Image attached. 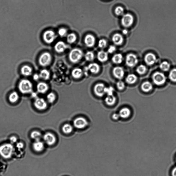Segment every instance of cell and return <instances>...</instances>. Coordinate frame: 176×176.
<instances>
[{
	"mask_svg": "<svg viewBox=\"0 0 176 176\" xmlns=\"http://www.w3.org/2000/svg\"><path fill=\"white\" fill-rule=\"evenodd\" d=\"M18 88L21 93L27 94L32 93L33 91L32 83L29 80L23 79L19 82Z\"/></svg>",
	"mask_w": 176,
	"mask_h": 176,
	"instance_id": "obj_1",
	"label": "cell"
},
{
	"mask_svg": "<svg viewBox=\"0 0 176 176\" xmlns=\"http://www.w3.org/2000/svg\"><path fill=\"white\" fill-rule=\"evenodd\" d=\"M14 151V147L11 144H5L0 146V155L4 159L11 158Z\"/></svg>",
	"mask_w": 176,
	"mask_h": 176,
	"instance_id": "obj_2",
	"label": "cell"
},
{
	"mask_svg": "<svg viewBox=\"0 0 176 176\" xmlns=\"http://www.w3.org/2000/svg\"><path fill=\"white\" fill-rule=\"evenodd\" d=\"M83 53L79 48H74L71 50L68 55V58L71 62L77 63L81 60Z\"/></svg>",
	"mask_w": 176,
	"mask_h": 176,
	"instance_id": "obj_3",
	"label": "cell"
},
{
	"mask_svg": "<svg viewBox=\"0 0 176 176\" xmlns=\"http://www.w3.org/2000/svg\"><path fill=\"white\" fill-rule=\"evenodd\" d=\"M52 60L51 54L48 52H44L39 57L38 62L42 67H47L50 65Z\"/></svg>",
	"mask_w": 176,
	"mask_h": 176,
	"instance_id": "obj_4",
	"label": "cell"
},
{
	"mask_svg": "<svg viewBox=\"0 0 176 176\" xmlns=\"http://www.w3.org/2000/svg\"><path fill=\"white\" fill-rule=\"evenodd\" d=\"M56 35L53 30H49L45 31L43 35V38L46 43L50 44L55 40Z\"/></svg>",
	"mask_w": 176,
	"mask_h": 176,
	"instance_id": "obj_5",
	"label": "cell"
},
{
	"mask_svg": "<svg viewBox=\"0 0 176 176\" xmlns=\"http://www.w3.org/2000/svg\"><path fill=\"white\" fill-rule=\"evenodd\" d=\"M153 80L154 84L161 86L165 84L166 81V77L163 73L157 72L153 74Z\"/></svg>",
	"mask_w": 176,
	"mask_h": 176,
	"instance_id": "obj_6",
	"label": "cell"
},
{
	"mask_svg": "<svg viewBox=\"0 0 176 176\" xmlns=\"http://www.w3.org/2000/svg\"><path fill=\"white\" fill-rule=\"evenodd\" d=\"M134 17L130 14H126L123 15L121 19V23L123 27L128 28L131 27L134 23Z\"/></svg>",
	"mask_w": 176,
	"mask_h": 176,
	"instance_id": "obj_7",
	"label": "cell"
},
{
	"mask_svg": "<svg viewBox=\"0 0 176 176\" xmlns=\"http://www.w3.org/2000/svg\"><path fill=\"white\" fill-rule=\"evenodd\" d=\"M74 126L77 129H81L86 127L89 122L86 119L80 117L75 119L73 121Z\"/></svg>",
	"mask_w": 176,
	"mask_h": 176,
	"instance_id": "obj_8",
	"label": "cell"
},
{
	"mask_svg": "<svg viewBox=\"0 0 176 176\" xmlns=\"http://www.w3.org/2000/svg\"><path fill=\"white\" fill-rule=\"evenodd\" d=\"M125 61L126 65L128 67L132 68L137 65L138 60L135 54L130 53L128 54L126 56Z\"/></svg>",
	"mask_w": 176,
	"mask_h": 176,
	"instance_id": "obj_9",
	"label": "cell"
},
{
	"mask_svg": "<svg viewBox=\"0 0 176 176\" xmlns=\"http://www.w3.org/2000/svg\"><path fill=\"white\" fill-rule=\"evenodd\" d=\"M34 105L35 108L38 110L44 111L47 108V104L44 99L42 98H37L34 102Z\"/></svg>",
	"mask_w": 176,
	"mask_h": 176,
	"instance_id": "obj_10",
	"label": "cell"
},
{
	"mask_svg": "<svg viewBox=\"0 0 176 176\" xmlns=\"http://www.w3.org/2000/svg\"><path fill=\"white\" fill-rule=\"evenodd\" d=\"M43 139L45 143L49 146L53 145L56 142V138L54 135L50 132H47L44 135Z\"/></svg>",
	"mask_w": 176,
	"mask_h": 176,
	"instance_id": "obj_11",
	"label": "cell"
},
{
	"mask_svg": "<svg viewBox=\"0 0 176 176\" xmlns=\"http://www.w3.org/2000/svg\"><path fill=\"white\" fill-rule=\"evenodd\" d=\"M105 85L103 83H99L95 85L94 88V91L96 96L99 97H103L105 94Z\"/></svg>",
	"mask_w": 176,
	"mask_h": 176,
	"instance_id": "obj_12",
	"label": "cell"
},
{
	"mask_svg": "<svg viewBox=\"0 0 176 176\" xmlns=\"http://www.w3.org/2000/svg\"><path fill=\"white\" fill-rule=\"evenodd\" d=\"M125 73L124 69L121 66H116L113 69V75L117 79H122L124 77Z\"/></svg>",
	"mask_w": 176,
	"mask_h": 176,
	"instance_id": "obj_13",
	"label": "cell"
},
{
	"mask_svg": "<svg viewBox=\"0 0 176 176\" xmlns=\"http://www.w3.org/2000/svg\"><path fill=\"white\" fill-rule=\"evenodd\" d=\"M68 48L67 45L63 41L57 42L54 46L55 51L58 53H63Z\"/></svg>",
	"mask_w": 176,
	"mask_h": 176,
	"instance_id": "obj_14",
	"label": "cell"
},
{
	"mask_svg": "<svg viewBox=\"0 0 176 176\" xmlns=\"http://www.w3.org/2000/svg\"><path fill=\"white\" fill-rule=\"evenodd\" d=\"M144 60L147 65L151 66L153 65L156 62V58L154 54L149 53L145 56Z\"/></svg>",
	"mask_w": 176,
	"mask_h": 176,
	"instance_id": "obj_15",
	"label": "cell"
},
{
	"mask_svg": "<svg viewBox=\"0 0 176 176\" xmlns=\"http://www.w3.org/2000/svg\"><path fill=\"white\" fill-rule=\"evenodd\" d=\"M96 39L92 35H87L84 39V43L86 47H93L96 44Z\"/></svg>",
	"mask_w": 176,
	"mask_h": 176,
	"instance_id": "obj_16",
	"label": "cell"
},
{
	"mask_svg": "<svg viewBox=\"0 0 176 176\" xmlns=\"http://www.w3.org/2000/svg\"><path fill=\"white\" fill-rule=\"evenodd\" d=\"M49 85L44 82H40L37 86V89L38 92L41 94H45L48 91Z\"/></svg>",
	"mask_w": 176,
	"mask_h": 176,
	"instance_id": "obj_17",
	"label": "cell"
},
{
	"mask_svg": "<svg viewBox=\"0 0 176 176\" xmlns=\"http://www.w3.org/2000/svg\"><path fill=\"white\" fill-rule=\"evenodd\" d=\"M21 74L25 77H29L31 75L33 72L32 68L29 65H25L21 68Z\"/></svg>",
	"mask_w": 176,
	"mask_h": 176,
	"instance_id": "obj_18",
	"label": "cell"
},
{
	"mask_svg": "<svg viewBox=\"0 0 176 176\" xmlns=\"http://www.w3.org/2000/svg\"><path fill=\"white\" fill-rule=\"evenodd\" d=\"M112 40L114 44L117 46L122 45L123 41V37L122 35L118 33H116L113 35Z\"/></svg>",
	"mask_w": 176,
	"mask_h": 176,
	"instance_id": "obj_19",
	"label": "cell"
},
{
	"mask_svg": "<svg viewBox=\"0 0 176 176\" xmlns=\"http://www.w3.org/2000/svg\"><path fill=\"white\" fill-rule=\"evenodd\" d=\"M87 67L88 71L94 74L99 73L100 70V67L98 64L96 63L90 64Z\"/></svg>",
	"mask_w": 176,
	"mask_h": 176,
	"instance_id": "obj_20",
	"label": "cell"
},
{
	"mask_svg": "<svg viewBox=\"0 0 176 176\" xmlns=\"http://www.w3.org/2000/svg\"><path fill=\"white\" fill-rule=\"evenodd\" d=\"M97 58L100 62L103 63L108 61V54L104 51H100L97 53Z\"/></svg>",
	"mask_w": 176,
	"mask_h": 176,
	"instance_id": "obj_21",
	"label": "cell"
},
{
	"mask_svg": "<svg viewBox=\"0 0 176 176\" xmlns=\"http://www.w3.org/2000/svg\"><path fill=\"white\" fill-rule=\"evenodd\" d=\"M34 150L37 152H40L44 150V148L43 142L40 140L35 141L32 145Z\"/></svg>",
	"mask_w": 176,
	"mask_h": 176,
	"instance_id": "obj_22",
	"label": "cell"
},
{
	"mask_svg": "<svg viewBox=\"0 0 176 176\" xmlns=\"http://www.w3.org/2000/svg\"><path fill=\"white\" fill-rule=\"evenodd\" d=\"M118 114L120 118L125 119L129 117L131 112L129 108H124L121 109Z\"/></svg>",
	"mask_w": 176,
	"mask_h": 176,
	"instance_id": "obj_23",
	"label": "cell"
},
{
	"mask_svg": "<svg viewBox=\"0 0 176 176\" xmlns=\"http://www.w3.org/2000/svg\"><path fill=\"white\" fill-rule=\"evenodd\" d=\"M141 89L143 91L148 92L153 89V85L150 82L146 81L142 83L141 86Z\"/></svg>",
	"mask_w": 176,
	"mask_h": 176,
	"instance_id": "obj_24",
	"label": "cell"
},
{
	"mask_svg": "<svg viewBox=\"0 0 176 176\" xmlns=\"http://www.w3.org/2000/svg\"><path fill=\"white\" fill-rule=\"evenodd\" d=\"M126 81L127 84H132L136 82L137 80V76L134 74H128L126 78Z\"/></svg>",
	"mask_w": 176,
	"mask_h": 176,
	"instance_id": "obj_25",
	"label": "cell"
},
{
	"mask_svg": "<svg viewBox=\"0 0 176 176\" xmlns=\"http://www.w3.org/2000/svg\"><path fill=\"white\" fill-rule=\"evenodd\" d=\"M39 75L40 78L45 80H48L50 77V73L49 71L46 69L40 71Z\"/></svg>",
	"mask_w": 176,
	"mask_h": 176,
	"instance_id": "obj_26",
	"label": "cell"
},
{
	"mask_svg": "<svg viewBox=\"0 0 176 176\" xmlns=\"http://www.w3.org/2000/svg\"><path fill=\"white\" fill-rule=\"evenodd\" d=\"M83 74V71L81 69L76 68L72 71L71 74L72 77L76 79H78L81 77Z\"/></svg>",
	"mask_w": 176,
	"mask_h": 176,
	"instance_id": "obj_27",
	"label": "cell"
},
{
	"mask_svg": "<svg viewBox=\"0 0 176 176\" xmlns=\"http://www.w3.org/2000/svg\"><path fill=\"white\" fill-rule=\"evenodd\" d=\"M123 59L122 55L120 53H117L114 55L111 60L113 63L118 65L122 62Z\"/></svg>",
	"mask_w": 176,
	"mask_h": 176,
	"instance_id": "obj_28",
	"label": "cell"
},
{
	"mask_svg": "<svg viewBox=\"0 0 176 176\" xmlns=\"http://www.w3.org/2000/svg\"><path fill=\"white\" fill-rule=\"evenodd\" d=\"M20 98L17 92L14 91L12 92L8 97L9 100L12 103H15L17 102Z\"/></svg>",
	"mask_w": 176,
	"mask_h": 176,
	"instance_id": "obj_29",
	"label": "cell"
},
{
	"mask_svg": "<svg viewBox=\"0 0 176 176\" xmlns=\"http://www.w3.org/2000/svg\"><path fill=\"white\" fill-rule=\"evenodd\" d=\"M116 97L112 95V96H107L105 99L106 104L109 106H112L114 105L116 103Z\"/></svg>",
	"mask_w": 176,
	"mask_h": 176,
	"instance_id": "obj_30",
	"label": "cell"
},
{
	"mask_svg": "<svg viewBox=\"0 0 176 176\" xmlns=\"http://www.w3.org/2000/svg\"><path fill=\"white\" fill-rule=\"evenodd\" d=\"M30 137L35 141H39L41 138L42 135L41 133L37 131H34L31 133Z\"/></svg>",
	"mask_w": 176,
	"mask_h": 176,
	"instance_id": "obj_31",
	"label": "cell"
},
{
	"mask_svg": "<svg viewBox=\"0 0 176 176\" xmlns=\"http://www.w3.org/2000/svg\"><path fill=\"white\" fill-rule=\"evenodd\" d=\"M77 39V35L74 33H72L67 35L66 40L69 44H73L74 43Z\"/></svg>",
	"mask_w": 176,
	"mask_h": 176,
	"instance_id": "obj_32",
	"label": "cell"
},
{
	"mask_svg": "<svg viewBox=\"0 0 176 176\" xmlns=\"http://www.w3.org/2000/svg\"><path fill=\"white\" fill-rule=\"evenodd\" d=\"M62 130L65 134H69L73 131V127L71 125L66 123L63 126Z\"/></svg>",
	"mask_w": 176,
	"mask_h": 176,
	"instance_id": "obj_33",
	"label": "cell"
},
{
	"mask_svg": "<svg viewBox=\"0 0 176 176\" xmlns=\"http://www.w3.org/2000/svg\"><path fill=\"white\" fill-rule=\"evenodd\" d=\"M47 99L49 103H53L56 99V95L53 92L50 93L47 95Z\"/></svg>",
	"mask_w": 176,
	"mask_h": 176,
	"instance_id": "obj_34",
	"label": "cell"
},
{
	"mask_svg": "<svg viewBox=\"0 0 176 176\" xmlns=\"http://www.w3.org/2000/svg\"><path fill=\"white\" fill-rule=\"evenodd\" d=\"M160 68L162 70L166 72L170 69V64L167 61H163L161 63Z\"/></svg>",
	"mask_w": 176,
	"mask_h": 176,
	"instance_id": "obj_35",
	"label": "cell"
},
{
	"mask_svg": "<svg viewBox=\"0 0 176 176\" xmlns=\"http://www.w3.org/2000/svg\"><path fill=\"white\" fill-rule=\"evenodd\" d=\"M147 71L146 66L144 65H140L137 68L136 72L140 75L144 74Z\"/></svg>",
	"mask_w": 176,
	"mask_h": 176,
	"instance_id": "obj_36",
	"label": "cell"
},
{
	"mask_svg": "<svg viewBox=\"0 0 176 176\" xmlns=\"http://www.w3.org/2000/svg\"><path fill=\"white\" fill-rule=\"evenodd\" d=\"M85 60L88 61H92L94 60L95 58L94 54L92 51H87L85 55Z\"/></svg>",
	"mask_w": 176,
	"mask_h": 176,
	"instance_id": "obj_37",
	"label": "cell"
},
{
	"mask_svg": "<svg viewBox=\"0 0 176 176\" xmlns=\"http://www.w3.org/2000/svg\"><path fill=\"white\" fill-rule=\"evenodd\" d=\"M169 78L172 81L176 82V68L171 70L169 74Z\"/></svg>",
	"mask_w": 176,
	"mask_h": 176,
	"instance_id": "obj_38",
	"label": "cell"
},
{
	"mask_svg": "<svg viewBox=\"0 0 176 176\" xmlns=\"http://www.w3.org/2000/svg\"><path fill=\"white\" fill-rule=\"evenodd\" d=\"M115 13L118 16H123L124 15V9L122 7L119 6L115 8Z\"/></svg>",
	"mask_w": 176,
	"mask_h": 176,
	"instance_id": "obj_39",
	"label": "cell"
},
{
	"mask_svg": "<svg viewBox=\"0 0 176 176\" xmlns=\"http://www.w3.org/2000/svg\"><path fill=\"white\" fill-rule=\"evenodd\" d=\"M58 34L61 37H65L68 35L67 30L65 28H60L58 30Z\"/></svg>",
	"mask_w": 176,
	"mask_h": 176,
	"instance_id": "obj_40",
	"label": "cell"
},
{
	"mask_svg": "<svg viewBox=\"0 0 176 176\" xmlns=\"http://www.w3.org/2000/svg\"><path fill=\"white\" fill-rule=\"evenodd\" d=\"M116 86L118 89L120 90V91H122L125 87V83L121 80L118 81L117 83Z\"/></svg>",
	"mask_w": 176,
	"mask_h": 176,
	"instance_id": "obj_41",
	"label": "cell"
},
{
	"mask_svg": "<svg viewBox=\"0 0 176 176\" xmlns=\"http://www.w3.org/2000/svg\"><path fill=\"white\" fill-rule=\"evenodd\" d=\"M107 45V42L105 39L100 40L98 43V46L100 48L104 49L105 48Z\"/></svg>",
	"mask_w": 176,
	"mask_h": 176,
	"instance_id": "obj_42",
	"label": "cell"
},
{
	"mask_svg": "<svg viewBox=\"0 0 176 176\" xmlns=\"http://www.w3.org/2000/svg\"><path fill=\"white\" fill-rule=\"evenodd\" d=\"M114 91V88L112 87H105V92L108 95V96H111L113 95Z\"/></svg>",
	"mask_w": 176,
	"mask_h": 176,
	"instance_id": "obj_43",
	"label": "cell"
},
{
	"mask_svg": "<svg viewBox=\"0 0 176 176\" xmlns=\"http://www.w3.org/2000/svg\"><path fill=\"white\" fill-rule=\"evenodd\" d=\"M116 47L113 45L109 46L108 49V53L110 54H112L115 52L116 50Z\"/></svg>",
	"mask_w": 176,
	"mask_h": 176,
	"instance_id": "obj_44",
	"label": "cell"
},
{
	"mask_svg": "<svg viewBox=\"0 0 176 176\" xmlns=\"http://www.w3.org/2000/svg\"><path fill=\"white\" fill-rule=\"evenodd\" d=\"M9 140H10V141L11 144L15 143L17 141V138L15 136L11 137Z\"/></svg>",
	"mask_w": 176,
	"mask_h": 176,
	"instance_id": "obj_45",
	"label": "cell"
},
{
	"mask_svg": "<svg viewBox=\"0 0 176 176\" xmlns=\"http://www.w3.org/2000/svg\"><path fill=\"white\" fill-rule=\"evenodd\" d=\"M112 117L114 120H117L120 118V117L119 114L115 113L113 114Z\"/></svg>",
	"mask_w": 176,
	"mask_h": 176,
	"instance_id": "obj_46",
	"label": "cell"
},
{
	"mask_svg": "<svg viewBox=\"0 0 176 176\" xmlns=\"http://www.w3.org/2000/svg\"><path fill=\"white\" fill-rule=\"evenodd\" d=\"M23 147L24 144L22 142H18L16 144V147L19 150H20L23 149Z\"/></svg>",
	"mask_w": 176,
	"mask_h": 176,
	"instance_id": "obj_47",
	"label": "cell"
},
{
	"mask_svg": "<svg viewBox=\"0 0 176 176\" xmlns=\"http://www.w3.org/2000/svg\"><path fill=\"white\" fill-rule=\"evenodd\" d=\"M40 78L39 75L37 74H35L33 76V79L35 81L38 80Z\"/></svg>",
	"mask_w": 176,
	"mask_h": 176,
	"instance_id": "obj_48",
	"label": "cell"
},
{
	"mask_svg": "<svg viewBox=\"0 0 176 176\" xmlns=\"http://www.w3.org/2000/svg\"><path fill=\"white\" fill-rule=\"evenodd\" d=\"M172 176H176V167L173 169L172 173Z\"/></svg>",
	"mask_w": 176,
	"mask_h": 176,
	"instance_id": "obj_49",
	"label": "cell"
},
{
	"mask_svg": "<svg viewBox=\"0 0 176 176\" xmlns=\"http://www.w3.org/2000/svg\"><path fill=\"white\" fill-rule=\"evenodd\" d=\"M128 31L126 29H124L123 30V34L124 35H126L128 33Z\"/></svg>",
	"mask_w": 176,
	"mask_h": 176,
	"instance_id": "obj_50",
	"label": "cell"
}]
</instances>
